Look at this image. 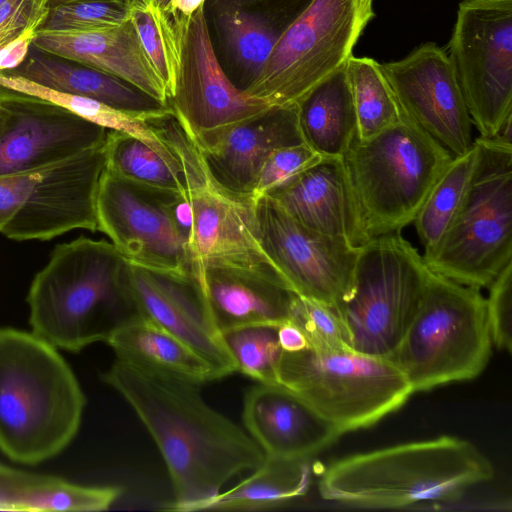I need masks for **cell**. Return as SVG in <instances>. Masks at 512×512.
<instances>
[{"mask_svg": "<svg viewBox=\"0 0 512 512\" xmlns=\"http://www.w3.org/2000/svg\"><path fill=\"white\" fill-rule=\"evenodd\" d=\"M190 133L214 179L234 193L251 197L269 154L305 143L298 125L297 104L271 106L251 118Z\"/></svg>", "mask_w": 512, "mask_h": 512, "instance_id": "21", "label": "cell"}, {"mask_svg": "<svg viewBox=\"0 0 512 512\" xmlns=\"http://www.w3.org/2000/svg\"><path fill=\"white\" fill-rule=\"evenodd\" d=\"M49 0H0V51L23 33L37 30Z\"/></svg>", "mask_w": 512, "mask_h": 512, "instance_id": "41", "label": "cell"}, {"mask_svg": "<svg viewBox=\"0 0 512 512\" xmlns=\"http://www.w3.org/2000/svg\"><path fill=\"white\" fill-rule=\"evenodd\" d=\"M309 458L266 457L252 474L226 491H221L202 510L258 511L280 507L304 496L311 485Z\"/></svg>", "mask_w": 512, "mask_h": 512, "instance_id": "29", "label": "cell"}, {"mask_svg": "<svg viewBox=\"0 0 512 512\" xmlns=\"http://www.w3.org/2000/svg\"><path fill=\"white\" fill-rule=\"evenodd\" d=\"M247 433L268 458H310L333 444L341 433L284 386L258 383L243 401Z\"/></svg>", "mask_w": 512, "mask_h": 512, "instance_id": "22", "label": "cell"}, {"mask_svg": "<svg viewBox=\"0 0 512 512\" xmlns=\"http://www.w3.org/2000/svg\"><path fill=\"white\" fill-rule=\"evenodd\" d=\"M132 0H49L36 33H84L117 27L130 19Z\"/></svg>", "mask_w": 512, "mask_h": 512, "instance_id": "34", "label": "cell"}, {"mask_svg": "<svg viewBox=\"0 0 512 512\" xmlns=\"http://www.w3.org/2000/svg\"><path fill=\"white\" fill-rule=\"evenodd\" d=\"M448 57L479 137L512 116V0H462Z\"/></svg>", "mask_w": 512, "mask_h": 512, "instance_id": "13", "label": "cell"}, {"mask_svg": "<svg viewBox=\"0 0 512 512\" xmlns=\"http://www.w3.org/2000/svg\"><path fill=\"white\" fill-rule=\"evenodd\" d=\"M486 298L430 270L419 306L389 359L413 393L474 379L492 353Z\"/></svg>", "mask_w": 512, "mask_h": 512, "instance_id": "6", "label": "cell"}, {"mask_svg": "<svg viewBox=\"0 0 512 512\" xmlns=\"http://www.w3.org/2000/svg\"><path fill=\"white\" fill-rule=\"evenodd\" d=\"M9 116L0 134V175L44 168L102 146L108 130L44 98L0 87Z\"/></svg>", "mask_w": 512, "mask_h": 512, "instance_id": "18", "label": "cell"}, {"mask_svg": "<svg viewBox=\"0 0 512 512\" xmlns=\"http://www.w3.org/2000/svg\"><path fill=\"white\" fill-rule=\"evenodd\" d=\"M127 265L105 240L80 237L57 245L27 295L32 332L70 352L106 342L141 317L128 290Z\"/></svg>", "mask_w": 512, "mask_h": 512, "instance_id": "3", "label": "cell"}, {"mask_svg": "<svg viewBox=\"0 0 512 512\" xmlns=\"http://www.w3.org/2000/svg\"><path fill=\"white\" fill-rule=\"evenodd\" d=\"M430 269L400 232L360 247L354 286L340 319L352 350L389 358L419 306Z\"/></svg>", "mask_w": 512, "mask_h": 512, "instance_id": "10", "label": "cell"}, {"mask_svg": "<svg viewBox=\"0 0 512 512\" xmlns=\"http://www.w3.org/2000/svg\"><path fill=\"white\" fill-rule=\"evenodd\" d=\"M149 123L176 156L185 178L193 217L188 243L190 275L219 266L283 279L259 242L255 200L214 179L193 135L172 110L150 118Z\"/></svg>", "mask_w": 512, "mask_h": 512, "instance_id": "7", "label": "cell"}, {"mask_svg": "<svg viewBox=\"0 0 512 512\" xmlns=\"http://www.w3.org/2000/svg\"><path fill=\"white\" fill-rule=\"evenodd\" d=\"M104 144L44 168L0 175V233L23 241L49 240L74 229L98 231Z\"/></svg>", "mask_w": 512, "mask_h": 512, "instance_id": "12", "label": "cell"}, {"mask_svg": "<svg viewBox=\"0 0 512 512\" xmlns=\"http://www.w3.org/2000/svg\"><path fill=\"white\" fill-rule=\"evenodd\" d=\"M311 1H205L215 54L236 88L245 92L257 80L279 38Z\"/></svg>", "mask_w": 512, "mask_h": 512, "instance_id": "19", "label": "cell"}, {"mask_svg": "<svg viewBox=\"0 0 512 512\" xmlns=\"http://www.w3.org/2000/svg\"><path fill=\"white\" fill-rule=\"evenodd\" d=\"M35 35V30L27 31L0 51V72L15 69L24 61Z\"/></svg>", "mask_w": 512, "mask_h": 512, "instance_id": "42", "label": "cell"}, {"mask_svg": "<svg viewBox=\"0 0 512 512\" xmlns=\"http://www.w3.org/2000/svg\"><path fill=\"white\" fill-rule=\"evenodd\" d=\"M302 138L322 157H343L357 137L346 64L313 86L298 102Z\"/></svg>", "mask_w": 512, "mask_h": 512, "instance_id": "27", "label": "cell"}, {"mask_svg": "<svg viewBox=\"0 0 512 512\" xmlns=\"http://www.w3.org/2000/svg\"><path fill=\"white\" fill-rule=\"evenodd\" d=\"M0 87L49 100L107 130L134 136L167 159L178 162L173 152L149 125L147 117L125 112L87 97L56 92L8 73H0Z\"/></svg>", "mask_w": 512, "mask_h": 512, "instance_id": "32", "label": "cell"}, {"mask_svg": "<svg viewBox=\"0 0 512 512\" xmlns=\"http://www.w3.org/2000/svg\"><path fill=\"white\" fill-rule=\"evenodd\" d=\"M130 20L169 97L177 67L176 34L169 15L150 0H132Z\"/></svg>", "mask_w": 512, "mask_h": 512, "instance_id": "36", "label": "cell"}, {"mask_svg": "<svg viewBox=\"0 0 512 512\" xmlns=\"http://www.w3.org/2000/svg\"><path fill=\"white\" fill-rule=\"evenodd\" d=\"M61 1H67V0H61Z\"/></svg>", "mask_w": 512, "mask_h": 512, "instance_id": "47", "label": "cell"}, {"mask_svg": "<svg viewBox=\"0 0 512 512\" xmlns=\"http://www.w3.org/2000/svg\"><path fill=\"white\" fill-rule=\"evenodd\" d=\"M266 195L313 231L345 239L356 247L369 241L342 157H321Z\"/></svg>", "mask_w": 512, "mask_h": 512, "instance_id": "23", "label": "cell"}, {"mask_svg": "<svg viewBox=\"0 0 512 512\" xmlns=\"http://www.w3.org/2000/svg\"><path fill=\"white\" fill-rule=\"evenodd\" d=\"M175 193L136 184L105 167L96 215L106 234L128 263L175 276H191L187 243L176 229L169 201Z\"/></svg>", "mask_w": 512, "mask_h": 512, "instance_id": "15", "label": "cell"}, {"mask_svg": "<svg viewBox=\"0 0 512 512\" xmlns=\"http://www.w3.org/2000/svg\"><path fill=\"white\" fill-rule=\"evenodd\" d=\"M220 334L259 324L289 322L295 294L279 277L229 267H206L195 276Z\"/></svg>", "mask_w": 512, "mask_h": 512, "instance_id": "24", "label": "cell"}, {"mask_svg": "<svg viewBox=\"0 0 512 512\" xmlns=\"http://www.w3.org/2000/svg\"><path fill=\"white\" fill-rule=\"evenodd\" d=\"M177 67L168 104L192 133L239 122L271 106L250 97L229 80L215 54L204 5L173 22Z\"/></svg>", "mask_w": 512, "mask_h": 512, "instance_id": "16", "label": "cell"}, {"mask_svg": "<svg viewBox=\"0 0 512 512\" xmlns=\"http://www.w3.org/2000/svg\"><path fill=\"white\" fill-rule=\"evenodd\" d=\"M32 43L119 77L168 104L166 87L130 19L120 26L91 32L36 33Z\"/></svg>", "mask_w": 512, "mask_h": 512, "instance_id": "25", "label": "cell"}, {"mask_svg": "<svg viewBox=\"0 0 512 512\" xmlns=\"http://www.w3.org/2000/svg\"><path fill=\"white\" fill-rule=\"evenodd\" d=\"M381 68L404 113L453 157L473 146L472 122L445 50L423 43Z\"/></svg>", "mask_w": 512, "mask_h": 512, "instance_id": "17", "label": "cell"}, {"mask_svg": "<svg viewBox=\"0 0 512 512\" xmlns=\"http://www.w3.org/2000/svg\"><path fill=\"white\" fill-rule=\"evenodd\" d=\"M206 0H171L166 12L171 21L176 22L190 17Z\"/></svg>", "mask_w": 512, "mask_h": 512, "instance_id": "44", "label": "cell"}, {"mask_svg": "<svg viewBox=\"0 0 512 512\" xmlns=\"http://www.w3.org/2000/svg\"><path fill=\"white\" fill-rule=\"evenodd\" d=\"M493 476L491 461L477 446L443 435L338 459L321 474L318 491L339 504L401 509L458 501Z\"/></svg>", "mask_w": 512, "mask_h": 512, "instance_id": "2", "label": "cell"}, {"mask_svg": "<svg viewBox=\"0 0 512 512\" xmlns=\"http://www.w3.org/2000/svg\"><path fill=\"white\" fill-rule=\"evenodd\" d=\"M277 383L306 402L341 434L368 428L413 394L389 359L354 350L283 352Z\"/></svg>", "mask_w": 512, "mask_h": 512, "instance_id": "9", "label": "cell"}, {"mask_svg": "<svg viewBox=\"0 0 512 512\" xmlns=\"http://www.w3.org/2000/svg\"><path fill=\"white\" fill-rule=\"evenodd\" d=\"M368 240L413 223L453 156L406 114L342 157Z\"/></svg>", "mask_w": 512, "mask_h": 512, "instance_id": "5", "label": "cell"}, {"mask_svg": "<svg viewBox=\"0 0 512 512\" xmlns=\"http://www.w3.org/2000/svg\"><path fill=\"white\" fill-rule=\"evenodd\" d=\"M57 479L0 463V510L41 511L43 496Z\"/></svg>", "mask_w": 512, "mask_h": 512, "instance_id": "38", "label": "cell"}, {"mask_svg": "<svg viewBox=\"0 0 512 512\" xmlns=\"http://www.w3.org/2000/svg\"><path fill=\"white\" fill-rule=\"evenodd\" d=\"M321 157L305 143L272 151L259 172L252 194L253 199L270 193L302 170L316 163Z\"/></svg>", "mask_w": 512, "mask_h": 512, "instance_id": "39", "label": "cell"}, {"mask_svg": "<svg viewBox=\"0 0 512 512\" xmlns=\"http://www.w3.org/2000/svg\"><path fill=\"white\" fill-rule=\"evenodd\" d=\"M278 326L251 325L221 334L236 371L258 383H277V370L282 355Z\"/></svg>", "mask_w": 512, "mask_h": 512, "instance_id": "35", "label": "cell"}, {"mask_svg": "<svg viewBox=\"0 0 512 512\" xmlns=\"http://www.w3.org/2000/svg\"><path fill=\"white\" fill-rule=\"evenodd\" d=\"M106 343L115 359L150 372L198 385L218 379L186 344L142 317L118 329Z\"/></svg>", "mask_w": 512, "mask_h": 512, "instance_id": "28", "label": "cell"}, {"mask_svg": "<svg viewBox=\"0 0 512 512\" xmlns=\"http://www.w3.org/2000/svg\"><path fill=\"white\" fill-rule=\"evenodd\" d=\"M86 405L57 348L33 332L0 328V450L36 465L76 436Z\"/></svg>", "mask_w": 512, "mask_h": 512, "instance_id": "4", "label": "cell"}, {"mask_svg": "<svg viewBox=\"0 0 512 512\" xmlns=\"http://www.w3.org/2000/svg\"><path fill=\"white\" fill-rule=\"evenodd\" d=\"M165 12L168 11L171 0H150Z\"/></svg>", "mask_w": 512, "mask_h": 512, "instance_id": "46", "label": "cell"}, {"mask_svg": "<svg viewBox=\"0 0 512 512\" xmlns=\"http://www.w3.org/2000/svg\"><path fill=\"white\" fill-rule=\"evenodd\" d=\"M289 321L303 333L308 348L319 351L351 349L342 320L327 306L296 295Z\"/></svg>", "mask_w": 512, "mask_h": 512, "instance_id": "37", "label": "cell"}, {"mask_svg": "<svg viewBox=\"0 0 512 512\" xmlns=\"http://www.w3.org/2000/svg\"><path fill=\"white\" fill-rule=\"evenodd\" d=\"M375 16L373 0H312L284 31L244 93L270 106L297 104L346 64Z\"/></svg>", "mask_w": 512, "mask_h": 512, "instance_id": "11", "label": "cell"}, {"mask_svg": "<svg viewBox=\"0 0 512 512\" xmlns=\"http://www.w3.org/2000/svg\"><path fill=\"white\" fill-rule=\"evenodd\" d=\"M8 116H9V113H8L7 108L0 101V134L5 129V126H6V123L8 120Z\"/></svg>", "mask_w": 512, "mask_h": 512, "instance_id": "45", "label": "cell"}, {"mask_svg": "<svg viewBox=\"0 0 512 512\" xmlns=\"http://www.w3.org/2000/svg\"><path fill=\"white\" fill-rule=\"evenodd\" d=\"M488 288L486 309L493 345L510 353L512 348V262L505 266Z\"/></svg>", "mask_w": 512, "mask_h": 512, "instance_id": "40", "label": "cell"}, {"mask_svg": "<svg viewBox=\"0 0 512 512\" xmlns=\"http://www.w3.org/2000/svg\"><path fill=\"white\" fill-rule=\"evenodd\" d=\"M255 216L261 247L291 290L340 317L360 247L301 225L267 195L255 199Z\"/></svg>", "mask_w": 512, "mask_h": 512, "instance_id": "14", "label": "cell"}, {"mask_svg": "<svg viewBox=\"0 0 512 512\" xmlns=\"http://www.w3.org/2000/svg\"><path fill=\"white\" fill-rule=\"evenodd\" d=\"M346 71L356 113L357 139L367 140L404 119L405 113L379 62L351 55Z\"/></svg>", "mask_w": 512, "mask_h": 512, "instance_id": "31", "label": "cell"}, {"mask_svg": "<svg viewBox=\"0 0 512 512\" xmlns=\"http://www.w3.org/2000/svg\"><path fill=\"white\" fill-rule=\"evenodd\" d=\"M127 286L142 318L176 337L220 379L236 372L222 335L214 325L191 276H175L128 263Z\"/></svg>", "mask_w": 512, "mask_h": 512, "instance_id": "20", "label": "cell"}, {"mask_svg": "<svg viewBox=\"0 0 512 512\" xmlns=\"http://www.w3.org/2000/svg\"><path fill=\"white\" fill-rule=\"evenodd\" d=\"M479 158V146H473L464 154L453 157L432 188L413 223L424 248L423 259L435 251L469 189Z\"/></svg>", "mask_w": 512, "mask_h": 512, "instance_id": "30", "label": "cell"}, {"mask_svg": "<svg viewBox=\"0 0 512 512\" xmlns=\"http://www.w3.org/2000/svg\"><path fill=\"white\" fill-rule=\"evenodd\" d=\"M475 141L479 158L467 194L424 261L432 272L481 290L512 262V142Z\"/></svg>", "mask_w": 512, "mask_h": 512, "instance_id": "8", "label": "cell"}, {"mask_svg": "<svg viewBox=\"0 0 512 512\" xmlns=\"http://www.w3.org/2000/svg\"><path fill=\"white\" fill-rule=\"evenodd\" d=\"M278 340L283 352H297L308 348L305 336L290 321L278 326Z\"/></svg>", "mask_w": 512, "mask_h": 512, "instance_id": "43", "label": "cell"}, {"mask_svg": "<svg viewBox=\"0 0 512 512\" xmlns=\"http://www.w3.org/2000/svg\"><path fill=\"white\" fill-rule=\"evenodd\" d=\"M104 148L106 168L126 180L161 190L186 192L179 162L167 159L140 139L108 130Z\"/></svg>", "mask_w": 512, "mask_h": 512, "instance_id": "33", "label": "cell"}, {"mask_svg": "<svg viewBox=\"0 0 512 512\" xmlns=\"http://www.w3.org/2000/svg\"><path fill=\"white\" fill-rule=\"evenodd\" d=\"M133 408L166 464L169 511H202L225 484L266 456L253 438L202 398L199 386L115 359L102 375Z\"/></svg>", "mask_w": 512, "mask_h": 512, "instance_id": "1", "label": "cell"}, {"mask_svg": "<svg viewBox=\"0 0 512 512\" xmlns=\"http://www.w3.org/2000/svg\"><path fill=\"white\" fill-rule=\"evenodd\" d=\"M3 72L56 92L94 99L143 117L160 115L171 110L168 104L119 77L45 51L33 43L18 67Z\"/></svg>", "mask_w": 512, "mask_h": 512, "instance_id": "26", "label": "cell"}]
</instances>
